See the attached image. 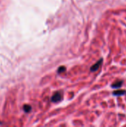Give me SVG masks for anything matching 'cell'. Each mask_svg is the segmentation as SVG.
Listing matches in <instances>:
<instances>
[{
    "label": "cell",
    "mask_w": 126,
    "mask_h": 127,
    "mask_svg": "<svg viewBox=\"0 0 126 127\" xmlns=\"http://www.w3.org/2000/svg\"><path fill=\"white\" fill-rule=\"evenodd\" d=\"M126 93V91H125V90H117V91L114 92L113 95L114 96H122V95H124Z\"/></svg>",
    "instance_id": "4"
},
{
    "label": "cell",
    "mask_w": 126,
    "mask_h": 127,
    "mask_svg": "<svg viewBox=\"0 0 126 127\" xmlns=\"http://www.w3.org/2000/svg\"><path fill=\"white\" fill-rule=\"evenodd\" d=\"M31 109H32V107H31L30 105L26 104V105H24V106H23V110H24V112H26V113L30 112L31 111Z\"/></svg>",
    "instance_id": "5"
},
{
    "label": "cell",
    "mask_w": 126,
    "mask_h": 127,
    "mask_svg": "<svg viewBox=\"0 0 126 127\" xmlns=\"http://www.w3.org/2000/svg\"><path fill=\"white\" fill-rule=\"evenodd\" d=\"M65 71H66V68H65V66H61V67H59V68H58L57 73H58V74H62V73L65 72Z\"/></svg>",
    "instance_id": "6"
},
{
    "label": "cell",
    "mask_w": 126,
    "mask_h": 127,
    "mask_svg": "<svg viewBox=\"0 0 126 127\" xmlns=\"http://www.w3.org/2000/svg\"><path fill=\"white\" fill-rule=\"evenodd\" d=\"M102 61H103V59L102 58V59L99 60L95 63V64H94V65L91 67V72L97 71L100 68V66L102 65Z\"/></svg>",
    "instance_id": "2"
},
{
    "label": "cell",
    "mask_w": 126,
    "mask_h": 127,
    "mask_svg": "<svg viewBox=\"0 0 126 127\" xmlns=\"http://www.w3.org/2000/svg\"><path fill=\"white\" fill-rule=\"evenodd\" d=\"M62 97H63V93H62V92H55L53 95V96L51 97V102H53L54 103H59V102H60L62 100Z\"/></svg>",
    "instance_id": "1"
},
{
    "label": "cell",
    "mask_w": 126,
    "mask_h": 127,
    "mask_svg": "<svg viewBox=\"0 0 126 127\" xmlns=\"http://www.w3.org/2000/svg\"><path fill=\"white\" fill-rule=\"evenodd\" d=\"M123 84V80H117L116 82H114L112 85H111V87L114 88V89H119L120 88Z\"/></svg>",
    "instance_id": "3"
},
{
    "label": "cell",
    "mask_w": 126,
    "mask_h": 127,
    "mask_svg": "<svg viewBox=\"0 0 126 127\" xmlns=\"http://www.w3.org/2000/svg\"><path fill=\"white\" fill-rule=\"evenodd\" d=\"M0 124H1V122H0Z\"/></svg>",
    "instance_id": "7"
}]
</instances>
